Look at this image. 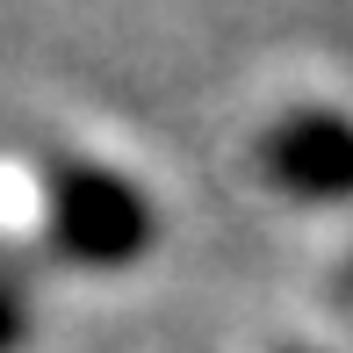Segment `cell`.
<instances>
[{
  "label": "cell",
  "instance_id": "cell-1",
  "mask_svg": "<svg viewBox=\"0 0 353 353\" xmlns=\"http://www.w3.org/2000/svg\"><path fill=\"white\" fill-rule=\"evenodd\" d=\"M43 202H51V245L72 267H130L159 238L152 195L123 173L94 166V159H51L43 166Z\"/></svg>",
  "mask_w": 353,
  "mask_h": 353
},
{
  "label": "cell",
  "instance_id": "cell-2",
  "mask_svg": "<svg viewBox=\"0 0 353 353\" xmlns=\"http://www.w3.org/2000/svg\"><path fill=\"white\" fill-rule=\"evenodd\" d=\"M260 173L296 202H353V116L296 108L260 137Z\"/></svg>",
  "mask_w": 353,
  "mask_h": 353
},
{
  "label": "cell",
  "instance_id": "cell-3",
  "mask_svg": "<svg viewBox=\"0 0 353 353\" xmlns=\"http://www.w3.org/2000/svg\"><path fill=\"white\" fill-rule=\"evenodd\" d=\"M29 339V296L14 281H0V353H14Z\"/></svg>",
  "mask_w": 353,
  "mask_h": 353
}]
</instances>
